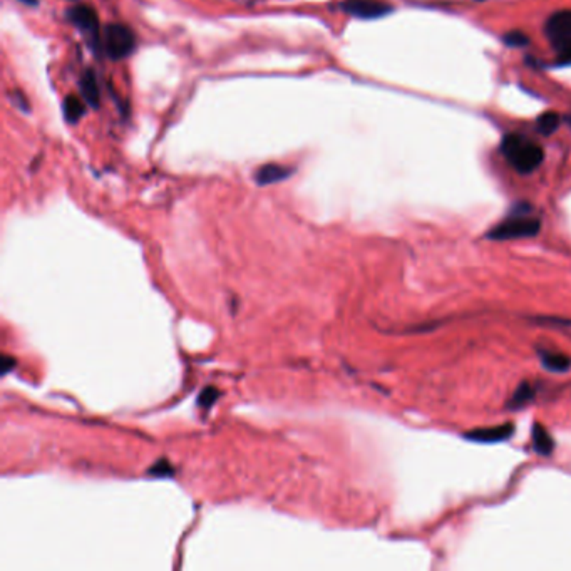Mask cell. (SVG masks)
Instances as JSON below:
<instances>
[{
  "instance_id": "5b68a950",
  "label": "cell",
  "mask_w": 571,
  "mask_h": 571,
  "mask_svg": "<svg viewBox=\"0 0 571 571\" xmlns=\"http://www.w3.org/2000/svg\"><path fill=\"white\" fill-rule=\"evenodd\" d=\"M68 19L72 22L79 30L86 34L94 42L99 41V19L96 11L84 4H79L68 11Z\"/></svg>"
},
{
  "instance_id": "ba28073f",
  "label": "cell",
  "mask_w": 571,
  "mask_h": 571,
  "mask_svg": "<svg viewBox=\"0 0 571 571\" xmlns=\"http://www.w3.org/2000/svg\"><path fill=\"white\" fill-rule=\"evenodd\" d=\"M292 173L293 169L288 168V166L276 165V162H268V165H263L262 168L255 173V179H257L258 184L265 186V184L283 181V179L292 177Z\"/></svg>"
},
{
  "instance_id": "8fae6325",
  "label": "cell",
  "mask_w": 571,
  "mask_h": 571,
  "mask_svg": "<svg viewBox=\"0 0 571 571\" xmlns=\"http://www.w3.org/2000/svg\"><path fill=\"white\" fill-rule=\"evenodd\" d=\"M541 364L551 372H565L570 367V360L565 355L550 352V350H539Z\"/></svg>"
},
{
  "instance_id": "9a60e30c",
  "label": "cell",
  "mask_w": 571,
  "mask_h": 571,
  "mask_svg": "<svg viewBox=\"0 0 571 571\" xmlns=\"http://www.w3.org/2000/svg\"><path fill=\"white\" fill-rule=\"evenodd\" d=\"M504 41H506V44H509V46H516V47L526 46V44L530 42L528 37H526L522 32H509V34H506V37H504Z\"/></svg>"
},
{
  "instance_id": "7a4b0ae2",
  "label": "cell",
  "mask_w": 571,
  "mask_h": 571,
  "mask_svg": "<svg viewBox=\"0 0 571 571\" xmlns=\"http://www.w3.org/2000/svg\"><path fill=\"white\" fill-rule=\"evenodd\" d=\"M539 228H541V225H539L538 218L522 213H513L487 233V238L499 241L528 238V236H534L539 231Z\"/></svg>"
},
{
  "instance_id": "e0dca14e",
  "label": "cell",
  "mask_w": 571,
  "mask_h": 571,
  "mask_svg": "<svg viewBox=\"0 0 571 571\" xmlns=\"http://www.w3.org/2000/svg\"><path fill=\"white\" fill-rule=\"evenodd\" d=\"M568 122H570V124H571V117H568Z\"/></svg>"
},
{
  "instance_id": "30bf717a",
  "label": "cell",
  "mask_w": 571,
  "mask_h": 571,
  "mask_svg": "<svg viewBox=\"0 0 571 571\" xmlns=\"http://www.w3.org/2000/svg\"><path fill=\"white\" fill-rule=\"evenodd\" d=\"M533 447L538 454L543 456L551 454L553 447H555V442H553L550 432L541 424H534L533 428Z\"/></svg>"
},
{
  "instance_id": "4fadbf2b",
  "label": "cell",
  "mask_w": 571,
  "mask_h": 571,
  "mask_svg": "<svg viewBox=\"0 0 571 571\" xmlns=\"http://www.w3.org/2000/svg\"><path fill=\"white\" fill-rule=\"evenodd\" d=\"M63 109L65 120L69 122H77L82 116H84V104H82V101L79 99L77 96H68V98L64 99Z\"/></svg>"
},
{
  "instance_id": "6da1fadb",
  "label": "cell",
  "mask_w": 571,
  "mask_h": 571,
  "mask_svg": "<svg viewBox=\"0 0 571 571\" xmlns=\"http://www.w3.org/2000/svg\"><path fill=\"white\" fill-rule=\"evenodd\" d=\"M501 153L521 174L533 173L544 158L543 148L534 139L522 134H508L501 143Z\"/></svg>"
},
{
  "instance_id": "9c48e42d",
  "label": "cell",
  "mask_w": 571,
  "mask_h": 571,
  "mask_svg": "<svg viewBox=\"0 0 571 571\" xmlns=\"http://www.w3.org/2000/svg\"><path fill=\"white\" fill-rule=\"evenodd\" d=\"M81 94L82 99L92 108H99L101 103V91L96 74L92 71H86L81 77Z\"/></svg>"
},
{
  "instance_id": "5bb4252c",
  "label": "cell",
  "mask_w": 571,
  "mask_h": 571,
  "mask_svg": "<svg viewBox=\"0 0 571 571\" xmlns=\"http://www.w3.org/2000/svg\"><path fill=\"white\" fill-rule=\"evenodd\" d=\"M560 126V116L556 113H544L538 117L536 121V129L538 133H541L544 136H550L551 133H555L556 127Z\"/></svg>"
},
{
  "instance_id": "7c38bea8",
  "label": "cell",
  "mask_w": 571,
  "mask_h": 571,
  "mask_svg": "<svg viewBox=\"0 0 571 571\" xmlns=\"http://www.w3.org/2000/svg\"><path fill=\"white\" fill-rule=\"evenodd\" d=\"M536 395V387L530 382H522L520 387L516 389V392L513 394L511 401H509V407L513 409H520V407L526 406L530 401H533Z\"/></svg>"
},
{
  "instance_id": "3957f363",
  "label": "cell",
  "mask_w": 571,
  "mask_h": 571,
  "mask_svg": "<svg viewBox=\"0 0 571 571\" xmlns=\"http://www.w3.org/2000/svg\"><path fill=\"white\" fill-rule=\"evenodd\" d=\"M104 49L111 59H122L134 49V34L124 24H111L104 30Z\"/></svg>"
},
{
  "instance_id": "52a82bcc",
  "label": "cell",
  "mask_w": 571,
  "mask_h": 571,
  "mask_svg": "<svg viewBox=\"0 0 571 571\" xmlns=\"http://www.w3.org/2000/svg\"><path fill=\"white\" fill-rule=\"evenodd\" d=\"M515 428L511 424L494 425V428H485V429H474L471 432L464 434L466 439L474 442H482V444H494V442L506 441L513 436Z\"/></svg>"
},
{
  "instance_id": "8992f818",
  "label": "cell",
  "mask_w": 571,
  "mask_h": 571,
  "mask_svg": "<svg viewBox=\"0 0 571 571\" xmlns=\"http://www.w3.org/2000/svg\"><path fill=\"white\" fill-rule=\"evenodd\" d=\"M546 36L551 39V42L561 44L571 41V11H558L550 15V19L544 24Z\"/></svg>"
},
{
  "instance_id": "2e32d148",
  "label": "cell",
  "mask_w": 571,
  "mask_h": 571,
  "mask_svg": "<svg viewBox=\"0 0 571 571\" xmlns=\"http://www.w3.org/2000/svg\"><path fill=\"white\" fill-rule=\"evenodd\" d=\"M22 4H25V6H36L37 0H20Z\"/></svg>"
},
{
  "instance_id": "277c9868",
  "label": "cell",
  "mask_w": 571,
  "mask_h": 571,
  "mask_svg": "<svg viewBox=\"0 0 571 571\" xmlns=\"http://www.w3.org/2000/svg\"><path fill=\"white\" fill-rule=\"evenodd\" d=\"M340 7L349 15L366 20L380 19L392 11V7L385 0H345Z\"/></svg>"
}]
</instances>
